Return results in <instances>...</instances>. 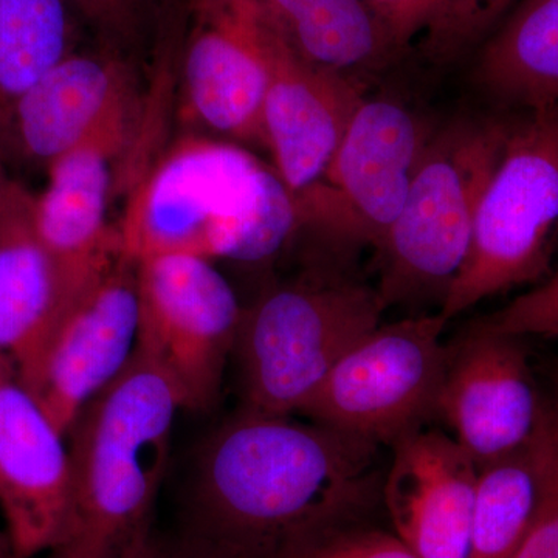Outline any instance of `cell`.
Masks as SVG:
<instances>
[{
  "instance_id": "29",
  "label": "cell",
  "mask_w": 558,
  "mask_h": 558,
  "mask_svg": "<svg viewBox=\"0 0 558 558\" xmlns=\"http://www.w3.org/2000/svg\"><path fill=\"white\" fill-rule=\"evenodd\" d=\"M517 0H464L473 38L478 40Z\"/></svg>"
},
{
  "instance_id": "27",
  "label": "cell",
  "mask_w": 558,
  "mask_h": 558,
  "mask_svg": "<svg viewBox=\"0 0 558 558\" xmlns=\"http://www.w3.org/2000/svg\"><path fill=\"white\" fill-rule=\"evenodd\" d=\"M290 558H421L398 535L377 529L341 527Z\"/></svg>"
},
{
  "instance_id": "26",
  "label": "cell",
  "mask_w": 558,
  "mask_h": 558,
  "mask_svg": "<svg viewBox=\"0 0 558 558\" xmlns=\"http://www.w3.org/2000/svg\"><path fill=\"white\" fill-rule=\"evenodd\" d=\"M480 325L517 339L527 336L558 339V271Z\"/></svg>"
},
{
  "instance_id": "7",
  "label": "cell",
  "mask_w": 558,
  "mask_h": 558,
  "mask_svg": "<svg viewBox=\"0 0 558 558\" xmlns=\"http://www.w3.org/2000/svg\"><path fill=\"white\" fill-rule=\"evenodd\" d=\"M442 315L377 325L330 369L303 413L317 424L376 444H392L435 413L449 349Z\"/></svg>"
},
{
  "instance_id": "2",
  "label": "cell",
  "mask_w": 558,
  "mask_h": 558,
  "mask_svg": "<svg viewBox=\"0 0 558 558\" xmlns=\"http://www.w3.org/2000/svg\"><path fill=\"white\" fill-rule=\"evenodd\" d=\"M301 230L295 196L274 165L236 142L189 135L132 190L117 226L121 255L260 263Z\"/></svg>"
},
{
  "instance_id": "1",
  "label": "cell",
  "mask_w": 558,
  "mask_h": 558,
  "mask_svg": "<svg viewBox=\"0 0 558 558\" xmlns=\"http://www.w3.org/2000/svg\"><path fill=\"white\" fill-rule=\"evenodd\" d=\"M377 446L326 425L242 409L197 458L185 545L207 558H290L351 526L379 497Z\"/></svg>"
},
{
  "instance_id": "8",
  "label": "cell",
  "mask_w": 558,
  "mask_h": 558,
  "mask_svg": "<svg viewBox=\"0 0 558 558\" xmlns=\"http://www.w3.org/2000/svg\"><path fill=\"white\" fill-rule=\"evenodd\" d=\"M137 352L178 392L183 410L219 398L242 315L236 293L215 263L168 255L137 263Z\"/></svg>"
},
{
  "instance_id": "10",
  "label": "cell",
  "mask_w": 558,
  "mask_h": 558,
  "mask_svg": "<svg viewBox=\"0 0 558 558\" xmlns=\"http://www.w3.org/2000/svg\"><path fill=\"white\" fill-rule=\"evenodd\" d=\"M137 339V264L120 255L69 304L22 381L68 438L92 400L130 365Z\"/></svg>"
},
{
  "instance_id": "3",
  "label": "cell",
  "mask_w": 558,
  "mask_h": 558,
  "mask_svg": "<svg viewBox=\"0 0 558 558\" xmlns=\"http://www.w3.org/2000/svg\"><path fill=\"white\" fill-rule=\"evenodd\" d=\"M179 410L170 381L135 351L69 432L68 517L46 558H128L153 538Z\"/></svg>"
},
{
  "instance_id": "4",
  "label": "cell",
  "mask_w": 558,
  "mask_h": 558,
  "mask_svg": "<svg viewBox=\"0 0 558 558\" xmlns=\"http://www.w3.org/2000/svg\"><path fill=\"white\" fill-rule=\"evenodd\" d=\"M508 132L505 121L476 117L435 130L402 211L377 248L385 307L446 299L468 263L476 213Z\"/></svg>"
},
{
  "instance_id": "15",
  "label": "cell",
  "mask_w": 558,
  "mask_h": 558,
  "mask_svg": "<svg viewBox=\"0 0 558 558\" xmlns=\"http://www.w3.org/2000/svg\"><path fill=\"white\" fill-rule=\"evenodd\" d=\"M266 17L270 78L263 106V148L269 150L279 178L299 196L325 178L363 97L352 78L300 57Z\"/></svg>"
},
{
  "instance_id": "24",
  "label": "cell",
  "mask_w": 558,
  "mask_h": 558,
  "mask_svg": "<svg viewBox=\"0 0 558 558\" xmlns=\"http://www.w3.org/2000/svg\"><path fill=\"white\" fill-rule=\"evenodd\" d=\"M537 435L542 450L537 512L512 558H558V388L543 398Z\"/></svg>"
},
{
  "instance_id": "13",
  "label": "cell",
  "mask_w": 558,
  "mask_h": 558,
  "mask_svg": "<svg viewBox=\"0 0 558 558\" xmlns=\"http://www.w3.org/2000/svg\"><path fill=\"white\" fill-rule=\"evenodd\" d=\"M135 106L117 113L47 167V185L33 197L36 236L76 289L121 255L108 220L113 165L132 135Z\"/></svg>"
},
{
  "instance_id": "31",
  "label": "cell",
  "mask_w": 558,
  "mask_h": 558,
  "mask_svg": "<svg viewBox=\"0 0 558 558\" xmlns=\"http://www.w3.org/2000/svg\"><path fill=\"white\" fill-rule=\"evenodd\" d=\"M0 558H16L7 532H3V534L0 532Z\"/></svg>"
},
{
  "instance_id": "20",
  "label": "cell",
  "mask_w": 558,
  "mask_h": 558,
  "mask_svg": "<svg viewBox=\"0 0 558 558\" xmlns=\"http://www.w3.org/2000/svg\"><path fill=\"white\" fill-rule=\"evenodd\" d=\"M293 50L340 75L395 60L366 0H256Z\"/></svg>"
},
{
  "instance_id": "30",
  "label": "cell",
  "mask_w": 558,
  "mask_h": 558,
  "mask_svg": "<svg viewBox=\"0 0 558 558\" xmlns=\"http://www.w3.org/2000/svg\"><path fill=\"white\" fill-rule=\"evenodd\" d=\"M128 558H207L201 554L194 553L189 546L183 545L180 548H170V546L161 545L156 538H150L148 543L135 550Z\"/></svg>"
},
{
  "instance_id": "6",
  "label": "cell",
  "mask_w": 558,
  "mask_h": 558,
  "mask_svg": "<svg viewBox=\"0 0 558 558\" xmlns=\"http://www.w3.org/2000/svg\"><path fill=\"white\" fill-rule=\"evenodd\" d=\"M377 289L352 281L286 286L244 310L234 352L244 409L292 416L349 347L380 325Z\"/></svg>"
},
{
  "instance_id": "14",
  "label": "cell",
  "mask_w": 558,
  "mask_h": 558,
  "mask_svg": "<svg viewBox=\"0 0 558 558\" xmlns=\"http://www.w3.org/2000/svg\"><path fill=\"white\" fill-rule=\"evenodd\" d=\"M69 494L68 438L0 354V513L16 558L53 548Z\"/></svg>"
},
{
  "instance_id": "17",
  "label": "cell",
  "mask_w": 558,
  "mask_h": 558,
  "mask_svg": "<svg viewBox=\"0 0 558 558\" xmlns=\"http://www.w3.org/2000/svg\"><path fill=\"white\" fill-rule=\"evenodd\" d=\"M391 447L381 495L396 535L421 558H470L475 462L440 432L418 428Z\"/></svg>"
},
{
  "instance_id": "19",
  "label": "cell",
  "mask_w": 558,
  "mask_h": 558,
  "mask_svg": "<svg viewBox=\"0 0 558 558\" xmlns=\"http://www.w3.org/2000/svg\"><path fill=\"white\" fill-rule=\"evenodd\" d=\"M475 78L510 105L558 106V0H520L481 50Z\"/></svg>"
},
{
  "instance_id": "22",
  "label": "cell",
  "mask_w": 558,
  "mask_h": 558,
  "mask_svg": "<svg viewBox=\"0 0 558 558\" xmlns=\"http://www.w3.org/2000/svg\"><path fill=\"white\" fill-rule=\"evenodd\" d=\"M539 483L537 429L519 450L478 469L470 558L513 557L537 512Z\"/></svg>"
},
{
  "instance_id": "5",
  "label": "cell",
  "mask_w": 558,
  "mask_h": 558,
  "mask_svg": "<svg viewBox=\"0 0 558 558\" xmlns=\"http://www.w3.org/2000/svg\"><path fill=\"white\" fill-rule=\"evenodd\" d=\"M558 240V106L509 124L476 213L468 263L440 303L446 322L548 274Z\"/></svg>"
},
{
  "instance_id": "21",
  "label": "cell",
  "mask_w": 558,
  "mask_h": 558,
  "mask_svg": "<svg viewBox=\"0 0 558 558\" xmlns=\"http://www.w3.org/2000/svg\"><path fill=\"white\" fill-rule=\"evenodd\" d=\"M80 24L68 0H0V134L17 101L78 50Z\"/></svg>"
},
{
  "instance_id": "16",
  "label": "cell",
  "mask_w": 558,
  "mask_h": 558,
  "mask_svg": "<svg viewBox=\"0 0 558 558\" xmlns=\"http://www.w3.org/2000/svg\"><path fill=\"white\" fill-rule=\"evenodd\" d=\"M130 58L101 47L75 50L14 106L0 134L3 159L43 168L123 110L134 108Z\"/></svg>"
},
{
  "instance_id": "9",
  "label": "cell",
  "mask_w": 558,
  "mask_h": 558,
  "mask_svg": "<svg viewBox=\"0 0 558 558\" xmlns=\"http://www.w3.org/2000/svg\"><path fill=\"white\" fill-rule=\"evenodd\" d=\"M435 130L403 102L363 98L325 178L295 196L301 229L379 248Z\"/></svg>"
},
{
  "instance_id": "11",
  "label": "cell",
  "mask_w": 558,
  "mask_h": 558,
  "mask_svg": "<svg viewBox=\"0 0 558 558\" xmlns=\"http://www.w3.org/2000/svg\"><path fill=\"white\" fill-rule=\"evenodd\" d=\"M186 11L183 112L213 137L263 146L266 14L256 0H189Z\"/></svg>"
},
{
  "instance_id": "18",
  "label": "cell",
  "mask_w": 558,
  "mask_h": 558,
  "mask_svg": "<svg viewBox=\"0 0 558 558\" xmlns=\"http://www.w3.org/2000/svg\"><path fill=\"white\" fill-rule=\"evenodd\" d=\"M32 207L0 223V354L13 363L21 380L83 290L69 281L40 244Z\"/></svg>"
},
{
  "instance_id": "12",
  "label": "cell",
  "mask_w": 558,
  "mask_h": 558,
  "mask_svg": "<svg viewBox=\"0 0 558 558\" xmlns=\"http://www.w3.org/2000/svg\"><path fill=\"white\" fill-rule=\"evenodd\" d=\"M543 396L520 339L476 325L449 351L435 413L481 469L534 436Z\"/></svg>"
},
{
  "instance_id": "28",
  "label": "cell",
  "mask_w": 558,
  "mask_h": 558,
  "mask_svg": "<svg viewBox=\"0 0 558 558\" xmlns=\"http://www.w3.org/2000/svg\"><path fill=\"white\" fill-rule=\"evenodd\" d=\"M33 196L35 194L10 178L5 168V159L0 150V223L7 222L31 208Z\"/></svg>"
},
{
  "instance_id": "23",
  "label": "cell",
  "mask_w": 558,
  "mask_h": 558,
  "mask_svg": "<svg viewBox=\"0 0 558 558\" xmlns=\"http://www.w3.org/2000/svg\"><path fill=\"white\" fill-rule=\"evenodd\" d=\"M395 58L418 36L432 57H457L475 43L464 0H366Z\"/></svg>"
},
{
  "instance_id": "25",
  "label": "cell",
  "mask_w": 558,
  "mask_h": 558,
  "mask_svg": "<svg viewBox=\"0 0 558 558\" xmlns=\"http://www.w3.org/2000/svg\"><path fill=\"white\" fill-rule=\"evenodd\" d=\"M81 24L106 49L126 54L135 50L148 24L150 0H68Z\"/></svg>"
}]
</instances>
